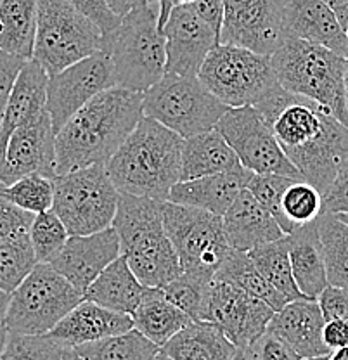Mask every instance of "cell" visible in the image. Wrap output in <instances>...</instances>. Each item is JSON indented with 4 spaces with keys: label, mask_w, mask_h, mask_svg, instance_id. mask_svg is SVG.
Masks as SVG:
<instances>
[{
    "label": "cell",
    "mask_w": 348,
    "mask_h": 360,
    "mask_svg": "<svg viewBox=\"0 0 348 360\" xmlns=\"http://www.w3.org/2000/svg\"><path fill=\"white\" fill-rule=\"evenodd\" d=\"M167 39L165 73L198 77L207 56L220 44V35L200 18L191 4L175 6L163 26Z\"/></svg>",
    "instance_id": "ac0fdd59"
},
{
    "label": "cell",
    "mask_w": 348,
    "mask_h": 360,
    "mask_svg": "<svg viewBox=\"0 0 348 360\" xmlns=\"http://www.w3.org/2000/svg\"><path fill=\"white\" fill-rule=\"evenodd\" d=\"M39 0H0V49L18 58H33Z\"/></svg>",
    "instance_id": "4dcf8cb0"
},
{
    "label": "cell",
    "mask_w": 348,
    "mask_h": 360,
    "mask_svg": "<svg viewBox=\"0 0 348 360\" xmlns=\"http://www.w3.org/2000/svg\"><path fill=\"white\" fill-rule=\"evenodd\" d=\"M144 284L127 264V258L120 255L113 264L108 265L101 276L84 292V300L103 305L120 314L132 315L139 307Z\"/></svg>",
    "instance_id": "4316f807"
},
{
    "label": "cell",
    "mask_w": 348,
    "mask_h": 360,
    "mask_svg": "<svg viewBox=\"0 0 348 360\" xmlns=\"http://www.w3.org/2000/svg\"><path fill=\"white\" fill-rule=\"evenodd\" d=\"M345 33H347V42H348V22H347V26H345Z\"/></svg>",
    "instance_id": "e7e4bbea"
},
{
    "label": "cell",
    "mask_w": 348,
    "mask_h": 360,
    "mask_svg": "<svg viewBox=\"0 0 348 360\" xmlns=\"http://www.w3.org/2000/svg\"><path fill=\"white\" fill-rule=\"evenodd\" d=\"M227 245L250 253L252 250L284 238V231L267 208L250 193L243 191L222 217Z\"/></svg>",
    "instance_id": "7402d4cb"
},
{
    "label": "cell",
    "mask_w": 348,
    "mask_h": 360,
    "mask_svg": "<svg viewBox=\"0 0 348 360\" xmlns=\"http://www.w3.org/2000/svg\"><path fill=\"white\" fill-rule=\"evenodd\" d=\"M182 148L181 135L144 116L106 170L120 194L168 201L172 187L181 182Z\"/></svg>",
    "instance_id": "3957f363"
},
{
    "label": "cell",
    "mask_w": 348,
    "mask_h": 360,
    "mask_svg": "<svg viewBox=\"0 0 348 360\" xmlns=\"http://www.w3.org/2000/svg\"><path fill=\"white\" fill-rule=\"evenodd\" d=\"M194 2H196V0H168L172 9H174L175 6H186V4H194Z\"/></svg>",
    "instance_id": "91938a15"
},
{
    "label": "cell",
    "mask_w": 348,
    "mask_h": 360,
    "mask_svg": "<svg viewBox=\"0 0 348 360\" xmlns=\"http://www.w3.org/2000/svg\"><path fill=\"white\" fill-rule=\"evenodd\" d=\"M104 51V35L96 22L66 0H39L33 58L49 77Z\"/></svg>",
    "instance_id": "9c48e42d"
},
{
    "label": "cell",
    "mask_w": 348,
    "mask_h": 360,
    "mask_svg": "<svg viewBox=\"0 0 348 360\" xmlns=\"http://www.w3.org/2000/svg\"><path fill=\"white\" fill-rule=\"evenodd\" d=\"M47 85V71L35 59H28L18 77L0 125V161L11 135L46 110Z\"/></svg>",
    "instance_id": "d4e9b609"
},
{
    "label": "cell",
    "mask_w": 348,
    "mask_h": 360,
    "mask_svg": "<svg viewBox=\"0 0 348 360\" xmlns=\"http://www.w3.org/2000/svg\"><path fill=\"white\" fill-rule=\"evenodd\" d=\"M321 243H323L326 270L331 286L348 288V224L333 213L317 219Z\"/></svg>",
    "instance_id": "e575fe53"
},
{
    "label": "cell",
    "mask_w": 348,
    "mask_h": 360,
    "mask_svg": "<svg viewBox=\"0 0 348 360\" xmlns=\"http://www.w3.org/2000/svg\"><path fill=\"white\" fill-rule=\"evenodd\" d=\"M323 198L324 213L348 215V156Z\"/></svg>",
    "instance_id": "7dc6e473"
},
{
    "label": "cell",
    "mask_w": 348,
    "mask_h": 360,
    "mask_svg": "<svg viewBox=\"0 0 348 360\" xmlns=\"http://www.w3.org/2000/svg\"><path fill=\"white\" fill-rule=\"evenodd\" d=\"M252 175V172L241 167L234 172H224V174L207 175V177L193 180H181L172 187L168 201L194 206V208L205 210L213 215L224 217L232 202L246 189Z\"/></svg>",
    "instance_id": "cb8c5ba5"
},
{
    "label": "cell",
    "mask_w": 348,
    "mask_h": 360,
    "mask_svg": "<svg viewBox=\"0 0 348 360\" xmlns=\"http://www.w3.org/2000/svg\"><path fill=\"white\" fill-rule=\"evenodd\" d=\"M324 345L329 350L347 347L348 345V321L347 319H331L324 322L323 329Z\"/></svg>",
    "instance_id": "f907efd6"
},
{
    "label": "cell",
    "mask_w": 348,
    "mask_h": 360,
    "mask_svg": "<svg viewBox=\"0 0 348 360\" xmlns=\"http://www.w3.org/2000/svg\"><path fill=\"white\" fill-rule=\"evenodd\" d=\"M153 2H155V0H106L110 9L113 11L118 18H125L127 14L132 13V11L139 9V7L148 6V4H153Z\"/></svg>",
    "instance_id": "816d5d0a"
},
{
    "label": "cell",
    "mask_w": 348,
    "mask_h": 360,
    "mask_svg": "<svg viewBox=\"0 0 348 360\" xmlns=\"http://www.w3.org/2000/svg\"><path fill=\"white\" fill-rule=\"evenodd\" d=\"M25 59L0 49V125H2L4 112H6L7 103L11 99L18 77L25 66Z\"/></svg>",
    "instance_id": "bcb514c9"
},
{
    "label": "cell",
    "mask_w": 348,
    "mask_h": 360,
    "mask_svg": "<svg viewBox=\"0 0 348 360\" xmlns=\"http://www.w3.org/2000/svg\"><path fill=\"white\" fill-rule=\"evenodd\" d=\"M118 78V87L142 92L165 77L167 39L160 28V4L153 2L132 11L111 37L104 40Z\"/></svg>",
    "instance_id": "8992f818"
},
{
    "label": "cell",
    "mask_w": 348,
    "mask_h": 360,
    "mask_svg": "<svg viewBox=\"0 0 348 360\" xmlns=\"http://www.w3.org/2000/svg\"><path fill=\"white\" fill-rule=\"evenodd\" d=\"M323 2L338 16L340 22L345 28L348 22V0H323Z\"/></svg>",
    "instance_id": "f5cc1de1"
},
{
    "label": "cell",
    "mask_w": 348,
    "mask_h": 360,
    "mask_svg": "<svg viewBox=\"0 0 348 360\" xmlns=\"http://www.w3.org/2000/svg\"><path fill=\"white\" fill-rule=\"evenodd\" d=\"M162 350L172 360H231L238 348L215 324L193 321Z\"/></svg>",
    "instance_id": "f546056e"
},
{
    "label": "cell",
    "mask_w": 348,
    "mask_h": 360,
    "mask_svg": "<svg viewBox=\"0 0 348 360\" xmlns=\"http://www.w3.org/2000/svg\"><path fill=\"white\" fill-rule=\"evenodd\" d=\"M144 118V94L122 87L101 92L56 134L58 175L104 165Z\"/></svg>",
    "instance_id": "7a4b0ae2"
},
{
    "label": "cell",
    "mask_w": 348,
    "mask_h": 360,
    "mask_svg": "<svg viewBox=\"0 0 348 360\" xmlns=\"http://www.w3.org/2000/svg\"><path fill=\"white\" fill-rule=\"evenodd\" d=\"M250 257L253 258L255 265L264 274L265 279L278 290L288 302L305 298L302 291L298 290L295 283L293 267L290 260V245H288V236L278 239L274 243H269L257 250L250 251Z\"/></svg>",
    "instance_id": "836d02e7"
},
{
    "label": "cell",
    "mask_w": 348,
    "mask_h": 360,
    "mask_svg": "<svg viewBox=\"0 0 348 360\" xmlns=\"http://www.w3.org/2000/svg\"><path fill=\"white\" fill-rule=\"evenodd\" d=\"M162 350L136 328L122 335L108 336L75 347L84 360H153Z\"/></svg>",
    "instance_id": "d6a6232c"
},
{
    "label": "cell",
    "mask_w": 348,
    "mask_h": 360,
    "mask_svg": "<svg viewBox=\"0 0 348 360\" xmlns=\"http://www.w3.org/2000/svg\"><path fill=\"white\" fill-rule=\"evenodd\" d=\"M297 179L283 177V175H260L253 174L248 180V186L246 189L260 201V205L264 208H267L272 213L281 229L284 231V234H291L295 231V227L286 220V217L283 215V208H281V202H283V196L286 193L288 187L295 182Z\"/></svg>",
    "instance_id": "60d3db41"
},
{
    "label": "cell",
    "mask_w": 348,
    "mask_h": 360,
    "mask_svg": "<svg viewBox=\"0 0 348 360\" xmlns=\"http://www.w3.org/2000/svg\"><path fill=\"white\" fill-rule=\"evenodd\" d=\"M324 321L331 319H347L348 321V288H338L329 284L317 298Z\"/></svg>",
    "instance_id": "c3c4849f"
},
{
    "label": "cell",
    "mask_w": 348,
    "mask_h": 360,
    "mask_svg": "<svg viewBox=\"0 0 348 360\" xmlns=\"http://www.w3.org/2000/svg\"><path fill=\"white\" fill-rule=\"evenodd\" d=\"M153 360H172L170 357H168V355L167 354H165V352L163 350H160L158 352V354H156V357L155 359H153Z\"/></svg>",
    "instance_id": "6125c7cd"
},
{
    "label": "cell",
    "mask_w": 348,
    "mask_h": 360,
    "mask_svg": "<svg viewBox=\"0 0 348 360\" xmlns=\"http://www.w3.org/2000/svg\"><path fill=\"white\" fill-rule=\"evenodd\" d=\"M212 283L213 279L210 281L205 277L182 272L177 279L165 284L162 290L174 305H177L182 312H186L193 321L198 322L203 321Z\"/></svg>",
    "instance_id": "74e56055"
},
{
    "label": "cell",
    "mask_w": 348,
    "mask_h": 360,
    "mask_svg": "<svg viewBox=\"0 0 348 360\" xmlns=\"http://www.w3.org/2000/svg\"><path fill=\"white\" fill-rule=\"evenodd\" d=\"M66 347L49 335H11L0 360H63Z\"/></svg>",
    "instance_id": "b9f144b4"
},
{
    "label": "cell",
    "mask_w": 348,
    "mask_h": 360,
    "mask_svg": "<svg viewBox=\"0 0 348 360\" xmlns=\"http://www.w3.org/2000/svg\"><path fill=\"white\" fill-rule=\"evenodd\" d=\"M243 350L252 360H303L290 345L269 331Z\"/></svg>",
    "instance_id": "f6af8a7d"
},
{
    "label": "cell",
    "mask_w": 348,
    "mask_h": 360,
    "mask_svg": "<svg viewBox=\"0 0 348 360\" xmlns=\"http://www.w3.org/2000/svg\"><path fill=\"white\" fill-rule=\"evenodd\" d=\"M324 322L317 300L300 298L276 312L267 331L290 345L302 359H319L331 354L323 340Z\"/></svg>",
    "instance_id": "ffe728a7"
},
{
    "label": "cell",
    "mask_w": 348,
    "mask_h": 360,
    "mask_svg": "<svg viewBox=\"0 0 348 360\" xmlns=\"http://www.w3.org/2000/svg\"><path fill=\"white\" fill-rule=\"evenodd\" d=\"M345 103H347V115H348V58L345 66Z\"/></svg>",
    "instance_id": "94428289"
},
{
    "label": "cell",
    "mask_w": 348,
    "mask_h": 360,
    "mask_svg": "<svg viewBox=\"0 0 348 360\" xmlns=\"http://www.w3.org/2000/svg\"><path fill=\"white\" fill-rule=\"evenodd\" d=\"M63 360H84V359L75 352V348H66L65 355H63Z\"/></svg>",
    "instance_id": "6f0895ef"
},
{
    "label": "cell",
    "mask_w": 348,
    "mask_h": 360,
    "mask_svg": "<svg viewBox=\"0 0 348 360\" xmlns=\"http://www.w3.org/2000/svg\"><path fill=\"white\" fill-rule=\"evenodd\" d=\"M70 239L66 225L52 210L39 213L30 227V243L39 264H51Z\"/></svg>",
    "instance_id": "f35d334b"
},
{
    "label": "cell",
    "mask_w": 348,
    "mask_h": 360,
    "mask_svg": "<svg viewBox=\"0 0 348 360\" xmlns=\"http://www.w3.org/2000/svg\"><path fill=\"white\" fill-rule=\"evenodd\" d=\"M155 2H158V0H155ZM158 4H160V2H158Z\"/></svg>",
    "instance_id": "003e7915"
},
{
    "label": "cell",
    "mask_w": 348,
    "mask_h": 360,
    "mask_svg": "<svg viewBox=\"0 0 348 360\" xmlns=\"http://www.w3.org/2000/svg\"><path fill=\"white\" fill-rule=\"evenodd\" d=\"M35 215L18 208L4 196V184H0V243H16L30 239Z\"/></svg>",
    "instance_id": "7bdbcfd3"
},
{
    "label": "cell",
    "mask_w": 348,
    "mask_h": 360,
    "mask_svg": "<svg viewBox=\"0 0 348 360\" xmlns=\"http://www.w3.org/2000/svg\"><path fill=\"white\" fill-rule=\"evenodd\" d=\"M9 300H11L9 292L0 290V324H4V319H6L7 307H9Z\"/></svg>",
    "instance_id": "db71d44e"
},
{
    "label": "cell",
    "mask_w": 348,
    "mask_h": 360,
    "mask_svg": "<svg viewBox=\"0 0 348 360\" xmlns=\"http://www.w3.org/2000/svg\"><path fill=\"white\" fill-rule=\"evenodd\" d=\"M134 329V319L103 305L84 300L49 333L52 340L66 348L80 347L103 338L122 335Z\"/></svg>",
    "instance_id": "603a6c76"
},
{
    "label": "cell",
    "mask_w": 348,
    "mask_h": 360,
    "mask_svg": "<svg viewBox=\"0 0 348 360\" xmlns=\"http://www.w3.org/2000/svg\"><path fill=\"white\" fill-rule=\"evenodd\" d=\"M274 314L267 303L234 284L213 279L203 321L215 324L236 348H248L267 333Z\"/></svg>",
    "instance_id": "9a60e30c"
},
{
    "label": "cell",
    "mask_w": 348,
    "mask_h": 360,
    "mask_svg": "<svg viewBox=\"0 0 348 360\" xmlns=\"http://www.w3.org/2000/svg\"><path fill=\"white\" fill-rule=\"evenodd\" d=\"M194 7L200 18L207 21L217 33H222L224 25V0H196L191 4Z\"/></svg>",
    "instance_id": "681fc988"
},
{
    "label": "cell",
    "mask_w": 348,
    "mask_h": 360,
    "mask_svg": "<svg viewBox=\"0 0 348 360\" xmlns=\"http://www.w3.org/2000/svg\"><path fill=\"white\" fill-rule=\"evenodd\" d=\"M215 130L226 139L243 167L252 174H272L303 180L255 106L229 108L219 120Z\"/></svg>",
    "instance_id": "4fadbf2b"
},
{
    "label": "cell",
    "mask_w": 348,
    "mask_h": 360,
    "mask_svg": "<svg viewBox=\"0 0 348 360\" xmlns=\"http://www.w3.org/2000/svg\"><path fill=\"white\" fill-rule=\"evenodd\" d=\"M215 279L234 284L239 290L246 291L248 295L267 303L274 312H279L288 303V300L265 279L264 274L260 272V269L253 262V258L250 257V253H245V251H238L231 248L220 269L217 270Z\"/></svg>",
    "instance_id": "1f68e13d"
},
{
    "label": "cell",
    "mask_w": 348,
    "mask_h": 360,
    "mask_svg": "<svg viewBox=\"0 0 348 360\" xmlns=\"http://www.w3.org/2000/svg\"><path fill=\"white\" fill-rule=\"evenodd\" d=\"M7 338H9V331H7L6 326L0 324V359H2L4 348H6V343H7Z\"/></svg>",
    "instance_id": "9f6ffc18"
},
{
    "label": "cell",
    "mask_w": 348,
    "mask_h": 360,
    "mask_svg": "<svg viewBox=\"0 0 348 360\" xmlns=\"http://www.w3.org/2000/svg\"><path fill=\"white\" fill-rule=\"evenodd\" d=\"M229 106L217 99L198 77L168 75L144 92V116L182 139L215 129Z\"/></svg>",
    "instance_id": "8fae6325"
},
{
    "label": "cell",
    "mask_w": 348,
    "mask_h": 360,
    "mask_svg": "<svg viewBox=\"0 0 348 360\" xmlns=\"http://www.w3.org/2000/svg\"><path fill=\"white\" fill-rule=\"evenodd\" d=\"M113 87H118V78L113 59L106 51H97L61 73L49 77L46 108L52 118L54 132L58 134L89 101Z\"/></svg>",
    "instance_id": "5bb4252c"
},
{
    "label": "cell",
    "mask_w": 348,
    "mask_h": 360,
    "mask_svg": "<svg viewBox=\"0 0 348 360\" xmlns=\"http://www.w3.org/2000/svg\"><path fill=\"white\" fill-rule=\"evenodd\" d=\"M30 174L56 179V132L47 108L18 129L0 161V184L11 186Z\"/></svg>",
    "instance_id": "e0dca14e"
},
{
    "label": "cell",
    "mask_w": 348,
    "mask_h": 360,
    "mask_svg": "<svg viewBox=\"0 0 348 360\" xmlns=\"http://www.w3.org/2000/svg\"><path fill=\"white\" fill-rule=\"evenodd\" d=\"M163 201L120 194L113 220L122 255L146 288H163L182 274L163 225Z\"/></svg>",
    "instance_id": "277c9868"
},
{
    "label": "cell",
    "mask_w": 348,
    "mask_h": 360,
    "mask_svg": "<svg viewBox=\"0 0 348 360\" xmlns=\"http://www.w3.org/2000/svg\"><path fill=\"white\" fill-rule=\"evenodd\" d=\"M284 6L286 0H224L220 44L272 56L284 40Z\"/></svg>",
    "instance_id": "2e32d148"
},
{
    "label": "cell",
    "mask_w": 348,
    "mask_h": 360,
    "mask_svg": "<svg viewBox=\"0 0 348 360\" xmlns=\"http://www.w3.org/2000/svg\"><path fill=\"white\" fill-rule=\"evenodd\" d=\"M323 360H348V345H347V347H342V348H336V350H333L331 354H329L328 357H324Z\"/></svg>",
    "instance_id": "11a10c76"
},
{
    "label": "cell",
    "mask_w": 348,
    "mask_h": 360,
    "mask_svg": "<svg viewBox=\"0 0 348 360\" xmlns=\"http://www.w3.org/2000/svg\"><path fill=\"white\" fill-rule=\"evenodd\" d=\"M120 191L104 165L82 168L54 179L52 212L70 236H91L113 227Z\"/></svg>",
    "instance_id": "30bf717a"
},
{
    "label": "cell",
    "mask_w": 348,
    "mask_h": 360,
    "mask_svg": "<svg viewBox=\"0 0 348 360\" xmlns=\"http://www.w3.org/2000/svg\"><path fill=\"white\" fill-rule=\"evenodd\" d=\"M288 245H290V260L298 290L305 298L317 300L321 292L329 286L317 220L297 227L291 234H288Z\"/></svg>",
    "instance_id": "484cf974"
},
{
    "label": "cell",
    "mask_w": 348,
    "mask_h": 360,
    "mask_svg": "<svg viewBox=\"0 0 348 360\" xmlns=\"http://www.w3.org/2000/svg\"><path fill=\"white\" fill-rule=\"evenodd\" d=\"M39 264L30 239L0 243V290L13 292Z\"/></svg>",
    "instance_id": "ab89813d"
},
{
    "label": "cell",
    "mask_w": 348,
    "mask_h": 360,
    "mask_svg": "<svg viewBox=\"0 0 348 360\" xmlns=\"http://www.w3.org/2000/svg\"><path fill=\"white\" fill-rule=\"evenodd\" d=\"M198 78L229 108L258 106L281 89L271 56L232 44L215 45Z\"/></svg>",
    "instance_id": "52a82bcc"
},
{
    "label": "cell",
    "mask_w": 348,
    "mask_h": 360,
    "mask_svg": "<svg viewBox=\"0 0 348 360\" xmlns=\"http://www.w3.org/2000/svg\"><path fill=\"white\" fill-rule=\"evenodd\" d=\"M132 319L134 328L160 348L193 322L189 315L165 296L162 288H144Z\"/></svg>",
    "instance_id": "f1b7e54d"
},
{
    "label": "cell",
    "mask_w": 348,
    "mask_h": 360,
    "mask_svg": "<svg viewBox=\"0 0 348 360\" xmlns=\"http://www.w3.org/2000/svg\"><path fill=\"white\" fill-rule=\"evenodd\" d=\"M271 61L281 87L316 101L348 127L345 56L323 45L288 37L271 56Z\"/></svg>",
    "instance_id": "5b68a950"
},
{
    "label": "cell",
    "mask_w": 348,
    "mask_h": 360,
    "mask_svg": "<svg viewBox=\"0 0 348 360\" xmlns=\"http://www.w3.org/2000/svg\"><path fill=\"white\" fill-rule=\"evenodd\" d=\"M283 215L295 229L316 222L324 212V198L317 187L305 180H295L283 196Z\"/></svg>",
    "instance_id": "d590c367"
},
{
    "label": "cell",
    "mask_w": 348,
    "mask_h": 360,
    "mask_svg": "<svg viewBox=\"0 0 348 360\" xmlns=\"http://www.w3.org/2000/svg\"><path fill=\"white\" fill-rule=\"evenodd\" d=\"M283 30L284 39L307 40L348 58L345 28L323 0H286Z\"/></svg>",
    "instance_id": "44dd1931"
},
{
    "label": "cell",
    "mask_w": 348,
    "mask_h": 360,
    "mask_svg": "<svg viewBox=\"0 0 348 360\" xmlns=\"http://www.w3.org/2000/svg\"><path fill=\"white\" fill-rule=\"evenodd\" d=\"M241 167L243 165L234 149L215 129L184 139L181 180L234 172Z\"/></svg>",
    "instance_id": "83f0119b"
},
{
    "label": "cell",
    "mask_w": 348,
    "mask_h": 360,
    "mask_svg": "<svg viewBox=\"0 0 348 360\" xmlns=\"http://www.w3.org/2000/svg\"><path fill=\"white\" fill-rule=\"evenodd\" d=\"M84 295L49 264H37L11 292L4 326L11 335H49Z\"/></svg>",
    "instance_id": "ba28073f"
},
{
    "label": "cell",
    "mask_w": 348,
    "mask_h": 360,
    "mask_svg": "<svg viewBox=\"0 0 348 360\" xmlns=\"http://www.w3.org/2000/svg\"><path fill=\"white\" fill-rule=\"evenodd\" d=\"M66 2L71 4L77 11H80L92 22H96L101 32H103L104 40L113 35L120 22H122V18L116 16L113 11L110 9L106 0H66Z\"/></svg>",
    "instance_id": "ee69618b"
},
{
    "label": "cell",
    "mask_w": 348,
    "mask_h": 360,
    "mask_svg": "<svg viewBox=\"0 0 348 360\" xmlns=\"http://www.w3.org/2000/svg\"><path fill=\"white\" fill-rule=\"evenodd\" d=\"M324 357H319V359H303V360H323Z\"/></svg>",
    "instance_id": "03108f58"
},
{
    "label": "cell",
    "mask_w": 348,
    "mask_h": 360,
    "mask_svg": "<svg viewBox=\"0 0 348 360\" xmlns=\"http://www.w3.org/2000/svg\"><path fill=\"white\" fill-rule=\"evenodd\" d=\"M163 225L175 248L182 272L215 279L227 251L222 217L194 206L163 201Z\"/></svg>",
    "instance_id": "7c38bea8"
},
{
    "label": "cell",
    "mask_w": 348,
    "mask_h": 360,
    "mask_svg": "<svg viewBox=\"0 0 348 360\" xmlns=\"http://www.w3.org/2000/svg\"><path fill=\"white\" fill-rule=\"evenodd\" d=\"M336 217H340V219H342L343 222L348 224V215H336Z\"/></svg>",
    "instance_id": "be15d7a7"
},
{
    "label": "cell",
    "mask_w": 348,
    "mask_h": 360,
    "mask_svg": "<svg viewBox=\"0 0 348 360\" xmlns=\"http://www.w3.org/2000/svg\"><path fill=\"white\" fill-rule=\"evenodd\" d=\"M4 196L18 208L39 215L52 210L54 202V179L40 174H30L11 186H4Z\"/></svg>",
    "instance_id": "8d00e7d4"
},
{
    "label": "cell",
    "mask_w": 348,
    "mask_h": 360,
    "mask_svg": "<svg viewBox=\"0 0 348 360\" xmlns=\"http://www.w3.org/2000/svg\"><path fill=\"white\" fill-rule=\"evenodd\" d=\"M231 360H252V359L248 357L246 350H243V348H238V350H236V354L232 355Z\"/></svg>",
    "instance_id": "680465c9"
},
{
    "label": "cell",
    "mask_w": 348,
    "mask_h": 360,
    "mask_svg": "<svg viewBox=\"0 0 348 360\" xmlns=\"http://www.w3.org/2000/svg\"><path fill=\"white\" fill-rule=\"evenodd\" d=\"M255 108L303 180L324 196L348 156V127L316 101L283 87Z\"/></svg>",
    "instance_id": "6da1fadb"
},
{
    "label": "cell",
    "mask_w": 348,
    "mask_h": 360,
    "mask_svg": "<svg viewBox=\"0 0 348 360\" xmlns=\"http://www.w3.org/2000/svg\"><path fill=\"white\" fill-rule=\"evenodd\" d=\"M120 255L122 248L118 232L115 227H108L91 236H70L61 253L49 265L84 295L101 272L113 264Z\"/></svg>",
    "instance_id": "d6986e66"
}]
</instances>
